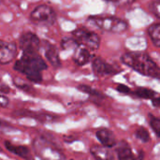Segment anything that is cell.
I'll use <instances>...</instances> for the list:
<instances>
[{
  "label": "cell",
  "mask_w": 160,
  "mask_h": 160,
  "mask_svg": "<svg viewBox=\"0 0 160 160\" xmlns=\"http://www.w3.org/2000/svg\"><path fill=\"white\" fill-rule=\"evenodd\" d=\"M108 2H111L118 7H127V6H130L132 5L135 0H105Z\"/></svg>",
  "instance_id": "obj_26"
},
{
  "label": "cell",
  "mask_w": 160,
  "mask_h": 160,
  "mask_svg": "<svg viewBox=\"0 0 160 160\" xmlns=\"http://www.w3.org/2000/svg\"><path fill=\"white\" fill-rule=\"evenodd\" d=\"M17 55V46L14 42L0 40V65L9 64Z\"/></svg>",
  "instance_id": "obj_9"
},
{
  "label": "cell",
  "mask_w": 160,
  "mask_h": 160,
  "mask_svg": "<svg viewBox=\"0 0 160 160\" xmlns=\"http://www.w3.org/2000/svg\"><path fill=\"white\" fill-rule=\"evenodd\" d=\"M4 145L8 151L13 153L14 155H16V156L23 158V159L34 160V158H33L29 148L24 146V145H15L9 142H5Z\"/></svg>",
  "instance_id": "obj_14"
},
{
  "label": "cell",
  "mask_w": 160,
  "mask_h": 160,
  "mask_svg": "<svg viewBox=\"0 0 160 160\" xmlns=\"http://www.w3.org/2000/svg\"><path fill=\"white\" fill-rule=\"evenodd\" d=\"M133 94L140 98H143V99H152L155 97L158 96V93L155 92L154 90H151L149 88H145V87H138Z\"/></svg>",
  "instance_id": "obj_18"
},
{
  "label": "cell",
  "mask_w": 160,
  "mask_h": 160,
  "mask_svg": "<svg viewBox=\"0 0 160 160\" xmlns=\"http://www.w3.org/2000/svg\"><path fill=\"white\" fill-rule=\"evenodd\" d=\"M13 83H14V85H15L16 87H18L19 89H21V90H22V91H24V92H26V93L32 94V93L34 92V88H32L31 85L25 83V82H24L22 79H20V78H13Z\"/></svg>",
  "instance_id": "obj_19"
},
{
  "label": "cell",
  "mask_w": 160,
  "mask_h": 160,
  "mask_svg": "<svg viewBox=\"0 0 160 160\" xmlns=\"http://www.w3.org/2000/svg\"><path fill=\"white\" fill-rule=\"evenodd\" d=\"M44 54L48 62L55 68H59L61 67V60L59 56V52L56 47L50 42L44 41Z\"/></svg>",
  "instance_id": "obj_10"
},
{
  "label": "cell",
  "mask_w": 160,
  "mask_h": 160,
  "mask_svg": "<svg viewBox=\"0 0 160 160\" xmlns=\"http://www.w3.org/2000/svg\"><path fill=\"white\" fill-rule=\"evenodd\" d=\"M121 61L123 64L143 76L159 79L158 65L145 52H126L121 56Z\"/></svg>",
  "instance_id": "obj_2"
},
{
  "label": "cell",
  "mask_w": 160,
  "mask_h": 160,
  "mask_svg": "<svg viewBox=\"0 0 160 160\" xmlns=\"http://www.w3.org/2000/svg\"><path fill=\"white\" fill-rule=\"evenodd\" d=\"M115 146H116L118 160H139L133 154L129 144L127 142L121 141Z\"/></svg>",
  "instance_id": "obj_15"
},
{
  "label": "cell",
  "mask_w": 160,
  "mask_h": 160,
  "mask_svg": "<svg viewBox=\"0 0 160 160\" xmlns=\"http://www.w3.org/2000/svg\"><path fill=\"white\" fill-rule=\"evenodd\" d=\"M151 100H152V103H153V105H154L155 107H157V108H158V107H159L160 99L158 96H157V97H155L154 98H152Z\"/></svg>",
  "instance_id": "obj_30"
},
{
  "label": "cell",
  "mask_w": 160,
  "mask_h": 160,
  "mask_svg": "<svg viewBox=\"0 0 160 160\" xmlns=\"http://www.w3.org/2000/svg\"><path fill=\"white\" fill-rule=\"evenodd\" d=\"M1 152H2V148L0 147V153H1Z\"/></svg>",
  "instance_id": "obj_31"
},
{
  "label": "cell",
  "mask_w": 160,
  "mask_h": 160,
  "mask_svg": "<svg viewBox=\"0 0 160 160\" xmlns=\"http://www.w3.org/2000/svg\"><path fill=\"white\" fill-rule=\"evenodd\" d=\"M116 89H117L118 92H120L122 94H129V93H131L130 88L128 86L125 85V84H118Z\"/></svg>",
  "instance_id": "obj_27"
},
{
  "label": "cell",
  "mask_w": 160,
  "mask_h": 160,
  "mask_svg": "<svg viewBox=\"0 0 160 160\" xmlns=\"http://www.w3.org/2000/svg\"><path fill=\"white\" fill-rule=\"evenodd\" d=\"M10 92V88L2 81H0V93L1 94H8Z\"/></svg>",
  "instance_id": "obj_29"
},
{
  "label": "cell",
  "mask_w": 160,
  "mask_h": 160,
  "mask_svg": "<svg viewBox=\"0 0 160 160\" xmlns=\"http://www.w3.org/2000/svg\"><path fill=\"white\" fill-rule=\"evenodd\" d=\"M86 22L93 28L113 34H122L128 28V24L125 20L113 16H91Z\"/></svg>",
  "instance_id": "obj_3"
},
{
  "label": "cell",
  "mask_w": 160,
  "mask_h": 160,
  "mask_svg": "<svg viewBox=\"0 0 160 160\" xmlns=\"http://www.w3.org/2000/svg\"><path fill=\"white\" fill-rule=\"evenodd\" d=\"M13 115H16L15 117H29L34 118L38 121H40L41 123H47V122H52L56 119V116L50 113H44V112H36L31 111H19L13 113Z\"/></svg>",
  "instance_id": "obj_11"
},
{
  "label": "cell",
  "mask_w": 160,
  "mask_h": 160,
  "mask_svg": "<svg viewBox=\"0 0 160 160\" xmlns=\"http://www.w3.org/2000/svg\"><path fill=\"white\" fill-rule=\"evenodd\" d=\"M36 155L42 160H65L64 154L44 138H37L33 142Z\"/></svg>",
  "instance_id": "obj_4"
},
{
  "label": "cell",
  "mask_w": 160,
  "mask_h": 160,
  "mask_svg": "<svg viewBox=\"0 0 160 160\" xmlns=\"http://www.w3.org/2000/svg\"><path fill=\"white\" fill-rule=\"evenodd\" d=\"M71 35L78 45L83 46L89 51H97L100 47L101 39L99 36L92 30H88L84 27H79L76 28Z\"/></svg>",
  "instance_id": "obj_5"
},
{
  "label": "cell",
  "mask_w": 160,
  "mask_h": 160,
  "mask_svg": "<svg viewBox=\"0 0 160 160\" xmlns=\"http://www.w3.org/2000/svg\"><path fill=\"white\" fill-rule=\"evenodd\" d=\"M92 60V70L98 77L113 76L119 72L115 67L107 63L100 57H95Z\"/></svg>",
  "instance_id": "obj_8"
},
{
  "label": "cell",
  "mask_w": 160,
  "mask_h": 160,
  "mask_svg": "<svg viewBox=\"0 0 160 160\" xmlns=\"http://www.w3.org/2000/svg\"><path fill=\"white\" fill-rule=\"evenodd\" d=\"M8 103H9L8 98L5 95H3V94L0 93V108H6V107H8Z\"/></svg>",
  "instance_id": "obj_28"
},
{
  "label": "cell",
  "mask_w": 160,
  "mask_h": 160,
  "mask_svg": "<svg viewBox=\"0 0 160 160\" xmlns=\"http://www.w3.org/2000/svg\"><path fill=\"white\" fill-rule=\"evenodd\" d=\"M147 30H148V35L151 38L153 44L158 48L160 46V23L156 22V23L151 24Z\"/></svg>",
  "instance_id": "obj_17"
},
{
  "label": "cell",
  "mask_w": 160,
  "mask_h": 160,
  "mask_svg": "<svg viewBox=\"0 0 160 160\" xmlns=\"http://www.w3.org/2000/svg\"><path fill=\"white\" fill-rule=\"evenodd\" d=\"M61 45H62V48H64V49H69V48H76V46L78 44L76 43L74 38L71 37V38H63L62 42H61Z\"/></svg>",
  "instance_id": "obj_24"
},
{
  "label": "cell",
  "mask_w": 160,
  "mask_h": 160,
  "mask_svg": "<svg viewBox=\"0 0 160 160\" xmlns=\"http://www.w3.org/2000/svg\"><path fill=\"white\" fill-rule=\"evenodd\" d=\"M96 136L98 140L100 142V143L107 148H112L117 144L114 134L112 133V131H111L108 128H98L96 132Z\"/></svg>",
  "instance_id": "obj_13"
},
{
  "label": "cell",
  "mask_w": 160,
  "mask_h": 160,
  "mask_svg": "<svg viewBox=\"0 0 160 160\" xmlns=\"http://www.w3.org/2000/svg\"><path fill=\"white\" fill-rule=\"evenodd\" d=\"M14 69L30 82L39 83L42 82V72L47 69V64L38 52H22L14 64Z\"/></svg>",
  "instance_id": "obj_1"
},
{
  "label": "cell",
  "mask_w": 160,
  "mask_h": 160,
  "mask_svg": "<svg viewBox=\"0 0 160 160\" xmlns=\"http://www.w3.org/2000/svg\"><path fill=\"white\" fill-rule=\"evenodd\" d=\"M136 137L142 142H148L150 141V134L148 130L143 127H140L136 130Z\"/></svg>",
  "instance_id": "obj_20"
},
{
  "label": "cell",
  "mask_w": 160,
  "mask_h": 160,
  "mask_svg": "<svg viewBox=\"0 0 160 160\" xmlns=\"http://www.w3.org/2000/svg\"><path fill=\"white\" fill-rule=\"evenodd\" d=\"M91 154L97 160H114V156L105 146H94L91 148Z\"/></svg>",
  "instance_id": "obj_16"
},
{
  "label": "cell",
  "mask_w": 160,
  "mask_h": 160,
  "mask_svg": "<svg viewBox=\"0 0 160 160\" xmlns=\"http://www.w3.org/2000/svg\"><path fill=\"white\" fill-rule=\"evenodd\" d=\"M77 89L82 91V92H83V93H85V94H88L90 96H94V97H101L102 96V94L100 92H98L96 89H94V88H92V87H90L88 85H85V84L78 85Z\"/></svg>",
  "instance_id": "obj_21"
},
{
  "label": "cell",
  "mask_w": 160,
  "mask_h": 160,
  "mask_svg": "<svg viewBox=\"0 0 160 160\" xmlns=\"http://www.w3.org/2000/svg\"><path fill=\"white\" fill-rule=\"evenodd\" d=\"M16 128L12 127L9 123L0 119V133H9L11 131H16Z\"/></svg>",
  "instance_id": "obj_23"
},
{
  "label": "cell",
  "mask_w": 160,
  "mask_h": 160,
  "mask_svg": "<svg viewBox=\"0 0 160 160\" xmlns=\"http://www.w3.org/2000/svg\"><path fill=\"white\" fill-rule=\"evenodd\" d=\"M159 8H160V1L159 0H154L153 2H151V4L149 5V9L150 11L157 17L160 18L159 13Z\"/></svg>",
  "instance_id": "obj_25"
},
{
  "label": "cell",
  "mask_w": 160,
  "mask_h": 160,
  "mask_svg": "<svg viewBox=\"0 0 160 160\" xmlns=\"http://www.w3.org/2000/svg\"><path fill=\"white\" fill-rule=\"evenodd\" d=\"M29 19L32 23L38 26H52L56 21V13L48 5H39L30 13Z\"/></svg>",
  "instance_id": "obj_6"
},
{
  "label": "cell",
  "mask_w": 160,
  "mask_h": 160,
  "mask_svg": "<svg viewBox=\"0 0 160 160\" xmlns=\"http://www.w3.org/2000/svg\"><path fill=\"white\" fill-rule=\"evenodd\" d=\"M149 123L151 128H153L154 132L156 133L157 137L159 138V129H160V120L159 118L156 117L155 115L149 114Z\"/></svg>",
  "instance_id": "obj_22"
},
{
  "label": "cell",
  "mask_w": 160,
  "mask_h": 160,
  "mask_svg": "<svg viewBox=\"0 0 160 160\" xmlns=\"http://www.w3.org/2000/svg\"><path fill=\"white\" fill-rule=\"evenodd\" d=\"M41 41L32 32H24L19 38V47L22 52H39Z\"/></svg>",
  "instance_id": "obj_7"
},
{
  "label": "cell",
  "mask_w": 160,
  "mask_h": 160,
  "mask_svg": "<svg viewBox=\"0 0 160 160\" xmlns=\"http://www.w3.org/2000/svg\"><path fill=\"white\" fill-rule=\"evenodd\" d=\"M72 58H73L74 63L77 66L82 67V66L88 64L92 60L93 56L87 48L81 46V45H77L75 50H74V53H73Z\"/></svg>",
  "instance_id": "obj_12"
}]
</instances>
